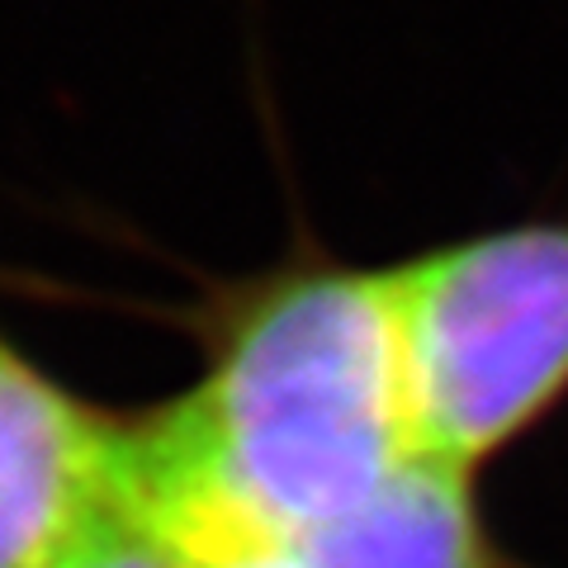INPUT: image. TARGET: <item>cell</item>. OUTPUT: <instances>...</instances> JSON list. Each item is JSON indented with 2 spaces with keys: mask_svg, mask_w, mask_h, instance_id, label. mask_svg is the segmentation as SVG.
<instances>
[{
  "mask_svg": "<svg viewBox=\"0 0 568 568\" xmlns=\"http://www.w3.org/2000/svg\"><path fill=\"white\" fill-rule=\"evenodd\" d=\"M417 455L394 271L308 252L213 298L200 375L133 417L138 511L194 564L294 555Z\"/></svg>",
  "mask_w": 568,
  "mask_h": 568,
  "instance_id": "cell-1",
  "label": "cell"
},
{
  "mask_svg": "<svg viewBox=\"0 0 568 568\" xmlns=\"http://www.w3.org/2000/svg\"><path fill=\"white\" fill-rule=\"evenodd\" d=\"M417 436L484 469L568 403V219H530L394 265Z\"/></svg>",
  "mask_w": 568,
  "mask_h": 568,
  "instance_id": "cell-2",
  "label": "cell"
},
{
  "mask_svg": "<svg viewBox=\"0 0 568 568\" xmlns=\"http://www.w3.org/2000/svg\"><path fill=\"white\" fill-rule=\"evenodd\" d=\"M133 511V417L0 336V568H43Z\"/></svg>",
  "mask_w": 568,
  "mask_h": 568,
  "instance_id": "cell-3",
  "label": "cell"
},
{
  "mask_svg": "<svg viewBox=\"0 0 568 568\" xmlns=\"http://www.w3.org/2000/svg\"><path fill=\"white\" fill-rule=\"evenodd\" d=\"M290 559L304 568H507L478 517L474 474L417 455L403 474Z\"/></svg>",
  "mask_w": 568,
  "mask_h": 568,
  "instance_id": "cell-4",
  "label": "cell"
},
{
  "mask_svg": "<svg viewBox=\"0 0 568 568\" xmlns=\"http://www.w3.org/2000/svg\"><path fill=\"white\" fill-rule=\"evenodd\" d=\"M43 568H194V559L175 540H166L142 511H133Z\"/></svg>",
  "mask_w": 568,
  "mask_h": 568,
  "instance_id": "cell-5",
  "label": "cell"
},
{
  "mask_svg": "<svg viewBox=\"0 0 568 568\" xmlns=\"http://www.w3.org/2000/svg\"><path fill=\"white\" fill-rule=\"evenodd\" d=\"M194 568H304L290 555H246V559H219V564H194Z\"/></svg>",
  "mask_w": 568,
  "mask_h": 568,
  "instance_id": "cell-6",
  "label": "cell"
}]
</instances>
